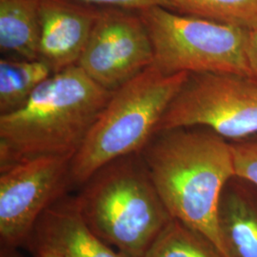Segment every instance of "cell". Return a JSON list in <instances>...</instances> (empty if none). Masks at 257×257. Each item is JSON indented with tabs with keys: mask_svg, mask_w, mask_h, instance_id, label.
I'll return each instance as SVG.
<instances>
[{
	"mask_svg": "<svg viewBox=\"0 0 257 257\" xmlns=\"http://www.w3.org/2000/svg\"><path fill=\"white\" fill-rule=\"evenodd\" d=\"M139 154L172 218L228 257L218 209L224 187L235 176L231 143L204 127L173 128L157 133Z\"/></svg>",
	"mask_w": 257,
	"mask_h": 257,
	"instance_id": "1",
	"label": "cell"
},
{
	"mask_svg": "<svg viewBox=\"0 0 257 257\" xmlns=\"http://www.w3.org/2000/svg\"><path fill=\"white\" fill-rule=\"evenodd\" d=\"M112 92L78 65L53 74L27 103L0 115V170L48 155H74Z\"/></svg>",
	"mask_w": 257,
	"mask_h": 257,
	"instance_id": "2",
	"label": "cell"
},
{
	"mask_svg": "<svg viewBox=\"0 0 257 257\" xmlns=\"http://www.w3.org/2000/svg\"><path fill=\"white\" fill-rule=\"evenodd\" d=\"M74 198L93 232L126 257H143L172 220L140 154L104 166Z\"/></svg>",
	"mask_w": 257,
	"mask_h": 257,
	"instance_id": "3",
	"label": "cell"
},
{
	"mask_svg": "<svg viewBox=\"0 0 257 257\" xmlns=\"http://www.w3.org/2000/svg\"><path fill=\"white\" fill-rule=\"evenodd\" d=\"M189 74H164L153 64L113 91L74 154L72 184L82 186L104 166L146 147Z\"/></svg>",
	"mask_w": 257,
	"mask_h": 257,
	"instance_id": "4",
	"label": "cell"
},
{
	"mask_svg": "<svg viewBox=\"0 0 257 257\" xmlns=\"http://www.w3.org/2000/svg\"><path fill=\"white\" fill-rule=\"evenodd\" d=\"M164 74H230L250 77L248 29L180 14L161 6L138 11Z\"/></svg>",
	"mask_w": 257,
	"mask_h": 257,
	"instance_id": "5",
	"label": "cell"
},
{
	"mask_svg": "<svg viewBox=\"0 0 257 257\" xmlns=\"http://www.w3.org/2000/svg\"><path fill=\"white\" fill-rule=\"evenodd\" d=\"M191 127L210 128L233 141L256 135V81L238 74H189L157 133Z\"/></svg>",
	"mask_w": 257,
	"mask_h": 257,
	"instance_id": "6",
	"label": "cell"
},
{
	"mask_svg": "<svg viewBox=\"0 0 257 257\" xmlns=\"http://www.w3.org/2000/svg\"><path fill=\"white\" fill-rule=\"evenodd\" d=\"M74 155H48L0 170V237L6 247L31 237L42 214L72 185Z\"/></svg>",
	"mask_w": 257,
	"mask_h": 257,
	"instance_id": "7",
	"label": "cell"
},
{
	"mask_svg": "<svg viewBox=\"0 0 257 257\" xmlns=\"http://www.w3.org/2000/svg\"><path fill=\"white\" fill-rule=\"evenodd\" d=\"M154 47L139 12L100 7L78 66L110 92L154 64Z\"/></svg>",
	"mask_w": 257,
	"mask_h": 257,
	"instance_id": "8",
	"label": "cell"
},
{
	"mask_svg": "<svg viewBox=\"0 0 257 257\" xmlns=\"http://www.w3.org/2000/svg\"><path fill=\"white\" fill-rule=\"evenodd\" d=\"M99 10L78 0H39L38 59L53 74L78 64Z\"/></svg>",
	"mask_w": 257,
	"mask_h": 257,
	"instance_id": "9",
	"label": "cell"
},
{
	"mask_svg": "<svg viewBox=\"0 0 257 257\" xmlns=\"http://www.w3.org/2000/svg\"><path fill=\"white\" fill-rule=\"evenodd\" d=\"M34 248L64 257H126L104 242L83 219L74 199H59L47 210L33 231Z\"/></svg>",
	"mask_w": 257,
	"mask_h": 257,
	"instance_id": "10",
	"label": "cell"
},
{
	"mask_svg": "<svg viewBox=\"0 0 257 257\" xmlns=\"http://www.w3.org/2000/svg\"><path fill=\"white\" fill-rule=\"evenodd\" d=\"M218 224L228 257H257V187L233 176L223 189Z\"/></svg>",
	"mask_w": 257,
	"mask_h": 257,
	"instance_id": "11",
	"label": "cell"
},
{
	"mask_svg": "<svg viewBox=\"0 0 257 257\" xmlns=\"http://www.w3.org/2000/svg\"><path fill=\"white\" fill-rule=\"evenodd\" d=\"M39 0H0V51L5 56L38 59Z\"/></svg>",
	"mask_w": 257,
	"mask_h": 257,
	"instance_id": "12",
	"label": "cell"
},
{
	"mask_svg": "<svg viewBox=\"0 0 257 257\" xmlns=\"http://www.w3.org/2000/svg\"><path fill=\"white\" fill-rule=\"evenodd\" d=\"M53 74L39 59H0V115L22 108L37 87Z\"/></svg>",
	"mask_w": 257,
	"mask_h": 257,
	"instance_id": "13",
	"label": "cell"
},
{
	"mask_svg": "<svg viewBox=\"0 0 257 257\" xmlns=\"http://www.w3.org/2000/svg\"><path fill=\"white\" fill-rule=\"evenodd\" d=\"M143 257H224L211 241L197 231L172 219L161 230Z\"/></svg>",
	"mask_w": 257,
	"mask_h": 257,
	"instance_id": "14",
	"label": "cell"
},
{
	"mask_svg": "<svg viewBox=\"0 0 257 257\" xmlns=\"http://www.w3.org/2000/svg\"><path fill=\"white\" fill-rule=\"evenodd\" d=\"M174 11L245 29L257 26V0H169Z\"/></svg>",
	"mask_w": 257,
	"mask_h": 257,
	"instance_id": "15",
	"label": "cell"
},
{
	"mask_svg": "<svg viewBox=\"0 0 257 257\" xmlns=\"http://www.w3.org/2000/svg\"><path fill=\"white\" fill-rule=\"evenodd\" d=\"M235 175L257 187V138L231 142Z\"/></svg>",
	"mask_w": 257,
	"mask_h": 257,
	"instance_id": "16",
	"label": "cell"
},
{
	"mask_svg": "<svg viewBox=\"0 0 257 257\" xmlns=\"http://www.w3.org/2000/svg\"><path fill=\"white\" fill-rule=\"evenodd\" d=\"M87 4H91L98 7H115L122 9L140 10L146 9L155 6L165 7L173 10V6L169 0H78Z\"/></svg>",
	"mask_w": 257,
	"mask_h": 257,
	"instance_id": "17",
	"label": "cell"
},
{
	"mask_svg": "<svg viewBox=\"0 0 257 257\" xmlns=\"http://www.w3.org/2000/svg\"><path fill=\"white\" fill-rule=\"evenodd\" d=\"M246 58L250 78L257 82V26L248 29L246 42Z\"/></svg>",
	"mask_w": 257,
	"mask_h": 257,
	"instance_id": "18",
	"label": "cell"
},
{
	"mask_svg": "<svg viewBox=\"0 0 257 257\" xmlns=\"http://www.w3.org/2000/svg\"><path fill=\"white\" fill-rule=\"evenodd\" d=\"M35 249H36V257H64L49 248L37 247L35 248Z\"/></svg>",
	"mask_w": 257,
	"mask_h": 257,
	"instance_id": "19",
	"label": "cell"
},
{
	"mask_svg": "<svg viewBox=\"0 0 257 257\" xmlns=\"http://www.w3.org/2000/svg\"><path fill=\"white\" fill-rule=\"evenodd\" d=\"M1 257H18L16 256L15 254H12V251H8V250H4L2 249L1 251Z\"/></svg>",
	"mask_w": 257,
	"mask_h": 257,
	"instance_id": "20",
	"label": "cell"
}]
</instances>
